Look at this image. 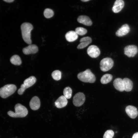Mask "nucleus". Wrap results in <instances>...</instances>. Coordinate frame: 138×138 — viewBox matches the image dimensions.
Segmentation results:
<instances>
[{"label":"nucleus","mask_w":138,"mask_h":138,"mask_svg":"<svg viewBox=\"0 0 138 138\" xmlns=\"http://www.w3.org/2000/svg\"><path fill=\"white\" fill-rule=\"evenodd\" d=\"M124 6V2L122 0H117L115 1L112 9L113 12L115 13L120 12Z\"/></svg>","instance_id":"2eb2a0df"},{"label":"nucleus","mask_w":138,"mask_h":138,"mask_svg":"<svg viewBox=\"0 0 138 138\" xmlns=\"http://www.w3.org/2000/svg\"><path fill=\"white\" fill-rule=\"evenodd\" d=\"M16 89V86L14 84L5 85L0 89V96L3 98H6L13 94Z\"/></svg>","instance_id":"20e7f679"},{"label":"nucleus","mask_w":138,"mask_h":138,"mask_svg":"<svg viewBox=\"0 0 138 138\" xmlns=\"http://www.w3.org/2000/svg\"><path fill=\"white\" fill-rule=\"evenodd\" d=\"M40 106V100L39 98L35 96L31 99L29 102V106L31 109L35 110L38 109Z\"/></svg>","instance_id":"9d476101"},{"label":"nucleus","mask_w":138,"mask_h":138,"mask_svg":"<svg viewBox=\"0 0 138 138\" xmlns=\"http://www.w3.org/2000/svg\"><path fill=\"white\" fill-rule=\"evenodd\" d=\"M87 52L88 55L93 58H96L98 57L100 54V51L99 48L96 45H92L87 48Z\"/></svg>","instance_id":"6e6552de"},{"label":"nucleus","mask_w":138,"mask_h":138,"mask_svg":"<svg viewBox=\"0 0 138 138\" xmlns=\"http://www.w3.org/2000/svg\"><path fill=\"white\" fill-rule=\"evenodd\" d=\"M114 135V132L111 130L106 131L105 133L103 138H112Z\"/></svg>","instance_id":"bb28decb"},{"label":"nucleus","mask_w":138,"mask_h":138,"mask_svg":"<svg viewBox=\"0 0 138 138\" xmlns=\"http://www.w3.org/2000/svg\"><path fill=\"white\" fill-rule=\"evenodd\" d=\"M85 100L84 94L82 92H79L76 94L73 97V102L75 106L79 107L83 104Z\"/></svg>","instance_id":"423d86ee"},{"label":"nucleus","mask_w":138,"mask_h":138,"mask_svg":"<svg viewBox=\"0 0 138 138\" xmlns=\"http://www.w3.org/2000/svg\"><path fill=\"white\" fill-rule=\"evenodd\" d=\"M90 1V0H81V1L83 2H87Z\"/></svg>","instance_id":"7c9ffc66"},{"label":"nucleus","mask_w":138,"mask_h":138,"mask_svg":"<svg viewBox=\"0 0 138 138\" xmlns=\"http://www.w3.org/2000/svg\"><path fill=\"white\" fill-rule=\"evenodd\" d=\"M112 75L107 74L103 75L100 79L101 83L103 84H107L110 82L112 80Z\"/></svg>","instance_id":"412c9836"},{"label":"nucleus","mask_w":138,"mask_h":138,"mask_svg":"<svg viewBox=\"0 0 138 138\" xmlns=\"http://www.w3.org/2000/svg\"><path fill=\"white\" fill-rule=\"evenodd\" d=\"M51 75L54 79L58 80L61 79V73L59 70H55L52 73Z\"/></svg>","instance_id":"b1692460"},{"label":"nucleus","mask_w":138,"mask_h":138,"mask_svg":"<svg viewBox=\"0 0 138 138\" xmlns=\"http://www.w3.org/2000/svg\"><path fill=\"white\" fill-rule=\"evenodd\" d=\"M130 30V28L127 24L123 25L116 33V35L118 37H122L128 34Z\"/></svg>","instance_id":"9b49d317"},{"label":"nucleus","mask_w":138,"mask_h":138,"mask_svg":"<svg viewBox=\"0 0 138 138\" xmlns=\"http://www.w3.org/2000/svg\"><path fill=\"white\" fill-rule=\"evenodd\" d=\"M132 138H138V132L135 133L133 135Z\"/></svg>","instance_id":"c85d7f7f"},{"label":"nucleus","mask_w":138,"mask_h":138,"mask_svg":"<svg viewBox=\"0 0 138 138\" xmlns=\"http://www.w3.org/2000/svg\"><path fill=\"white\" fill-rule=\"evenodd\" d=\"M63 93L64 96L67 99H70L72 96V90L70 87H66L64 89Z\"/></svg>","instance_id":"5701e85b"},{"label":"nucleus","mask_w":138,"mask_h":138,"mask_svg":"<svg viewBox=\"0 0 138 138\" xmlns=\"http://www.w3.org/2000/svg\"><path fill=\"white\" fill-rule=\"evenodd\" d=\"M26 89L27 88L24 85V84H22L21 85L20 88L18 90V94L19 95L22 94Z\"/></svg>","instance_id":"cd10ccee"},{"label":"nucleus","mask_w":138,"mask_h":138,"mask_svg":"<svg viewBox=\"0 0 138 138\" xmlns=\"http://www.w3.org/2000/svg\"><path fill=\"white\" fill-rule=\"evenodd\" d=\"M3 1L5 2H6L8 3H10L13 2L14 1V0H4Z\"/></svg>","instance_id":"c756f323"},{"label":"nucleus","mask_w":138,"mask_h":138,"mask_svg":"<svg viewBox=\"0 0 138 138\" xmlns=\"http://www.w3.org/2000/svg\"><path fill=\"white\" fill-rule=\"evenodd\" d=\"M113 85L115 88L119 91L122 92L124 90L123 80L120 78L115 79L113 82Z\"/></svg>","instance_id":"f3484780"},{"label":"nucleus","mask_w":138,"mask_h":138,"mask_svg":"<svg viewBox=\"0 0 138 138\" xmlns=\"http://www.w3.org/2000/svg\"><path fill=\"white\" fill-rule=\"evenodd\" d=\"M38 48L35 44H30L27 47L24 48L22 51L24 53L27 55L31 54H34L38 52Z\"/></svg>","instance_id":"f8f14e48"},{"label":"nucleus","mask_w":138,"mask_h":138,"mask_svg":"<svg viewBox=\"0 0 138 138\" xmlns=\"http://www.w3.org/2000/svg\"><path fill=\"white\" fill-rule=\"evenodd\" d=\"M10 61L12 63L15 65H20L22 63L20 57L17 55L12 56L10 59Z\"/></svg>","instance_id":"4be33fe9"},{"label":"nucleus","mask_w":138,"mask_h":138,"mask_svg":"<svg viewBox=\"0 0 138 138\" xmlns=\"http://www.w3.org/2000/svg\"><path fill=\"white\" fill-rule=\"evenodd\" d=\"M125 111L128 115L132 119L136 118L138 114L136 108L133 106L129 105L127 106L125 108Z\"/></svg>","instance_id":"1a4fd4ad"},{"label":"nucleus","mask_w":138,"mask_h":138,"mask_svg":"<svg viewBox=\"0 0 138 138\" xmlns=\"http://www.w3.org/2000/svg\"><path fill=\"white\" fill-rule=\"evenodd\" d=\"M75 31L78 35L80 36L84 35L87 32V29L82 27H78L76 28L75 29Z\"/></svg>","instance_id":"393cba45"},{"label":"nucleus","mask_w":138,"mask_h":138,"mask_svg":"<svg viewBox=\"0 0 138 138\" xmlns=\"http://www.w3.org/2000/svg\"><path fill=\"white\" fill-rule=\"evenodd\" d=\"M78 35L74 31H70L67 32L65 35L66 40L69 42H72L76 40L78 38Z\"/></svg>","instance_id":"a211bd4d"},{"label":"nucleus","mask_w":138,"mask_h":138,"mask_svg":"<svg viewBox=\"0 0 138 138\" xmlns=\"http://www.w3.org/2000/svg\"><path fill=\"white\" fill-rule=\"evenodd\" d=\"M36 79L33 76H31L25 79L24 82V84L27 88L32 86L36 82Z\"/></svg>","instance_id":"aec40b11"},{"label":"nucleus","mask_w":138,"mask_h":138,"mask_svg":"<svg viewBox=\"0 0 138 138\" xmlns=\"http://www.w3.org/2000/svg\"><path fill=\"white\" fill-rule=\"evenodd\" d=\"M15 112L9 111L8 114L13 118H23L26 117L28 114V110L24 106L20 103L16 104L15 106Z\"/></svg>","instance_id":"f03ea898"},{"label":"nucleus","mask_w":138,"mask_h":138,"mask_svg":"<svg viewBox=\"0 0 138 138\" xmlns=\"http://www.w3.org/2000/svg\"><path fill=\"white\" fill-rule=\"evenodd\" d=\"M78 22L87 26H90L92 24V22L90 18L86 15L79 16L77 18Z\"/></svg>","instance_id":"dca6fc26"},{"label":"nucleus","mask_w":138,"mask_h":138,"mask_svg":"<svg viewBox=\"0 0 138 138\" xmlns=\"http://www.w3.org/2000/svg\"><path fill=\"white\" fill-rule=\"evenodd\" d=\"M67 102V99L64 96L62 95L56 100L55 104L57 108H61L65 107Z\"/></svg>","instance_id":"ddd939ff"},{"label":"nucleus","mask_w":138,"mask_h":138,"mask_svg":"<svg viewBox=\"0 0 138 138\" xmlns=\"http://www.w3.org/2000/svg\"><path fill=\"white\" fill-rule=\"evenodd\" d=\"M124 54L129 57H133L137 53L138 49L136 46L132 45H127L124 49Z\"/></svg>","instance_id":"0eeeda50"},{"label":"nucleus","mask_w":138,"mask_h":138,"mask_svg":"<svg viewBox=\"0 0 138 138\" xmlns=\"http://www.w3.org/2000/svg\"><path fill=\"white\" fill-rule=\"evenodd\" d=\"M124 90L129 92L131 91L133 87V83L132 81L128 78H125L123 79Z\"/></svg>","instance_id":"6ab92c4d"},{"label":"nucleus","mask_w":138,"mask_h":138,"mask_svg":"<svg viewBox=\"0 0 138 138\" xmlns=\"http://www.w3.org/2000/svg\"><path fill=\"white\" fill-rule=\"evenodd\" d=\"M114 62L113 60L110 57H106L102 59L100 62V68L103 72L109 70L113 66Z\"/></svg>","instance_id":"39448f33"},{"label":"nucleus","mask_w":138,"mask_h":138,"mask_svg":"<svg viewBox=\"0 0 138 138\" xmlns=\"http://www.w3.org/2000/svg\"><path fill=\"white\" fill-rule=\"evenodd\" d=\"M54 14V12L52 9L49 8H46L44 12V15L47 18H49L52 17Z\"/></svg>","instance_id":"a878e982"},{"label":"nucleus","mask_w":138,"mask_h":138,"mask_svg":"<svg viewBox=\"0 0 138 138\" xmlns=\"http://www.w3.org/2000/svg\"><path fill=\"white\" fill-rule=\"evenodd\" d=\"M80 43L77 47L78 49H82L88 46L92 42L91 38L89 37H86L80 39Z\"/></svg>","instance_id":"4468645a"},{"label":"nucleus","mask_w":138,"mask_h":138,"mask_svg":"<svg viewBox=\"0 0 138 138\" xmlns=\"http://www.w3.org/2000/svg\"><path fill=\"white\" fill-rule=\"evenodd\" d=\"M33 28L32 25L28 22L23 23L21 26L22 38L24 41L29 44H30L32 42L31 32Z\"/></svg>","instance_id":"f257e3e1"},{"label":"nucleus","mask_w":138,"mask_h":138,"mask_svg":"<svg viewBox=\"0 0 138 138\" xmlns=\"http://www.w3.org/2000/svg\"><path fill=\"white\" fill-rule=\"evenodd\" d=\"M77 77L80 81L85 83H93L95 82L96 79L95 75L89 69L78 73Z\"/></svg>","instance_id":"7ed1b4c3"}]
</instances>
